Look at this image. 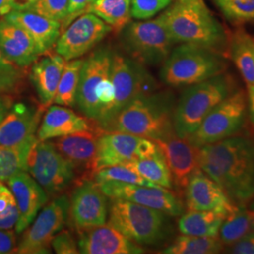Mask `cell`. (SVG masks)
<instances>
[{
  "label": "cell",
  "instance_id": "1",
  "mask_svg": "<svg viewBox=\"0 0 254 254\" xmlns=\"http://www.w3.org/2000/svg\"><path fill=\"white\" fill-rule=\"evenodd\" d=\"M199 166L230 200L246 206L254 198V141L231 136L199 148Z\"/></svg>",
  "mask_w": 254,
  "mask_h": 254
},
{
  "label": "cell",
  "instance_id": "2",
  "mask_svg": "<svg viewBox=\"0 0 254 254\" xmlns=\"http://www.w3.org/2000/svg\"><path fill=\"white\" fill-rule=\"evenodd\" d=\"M159 17L175 44H192L224 57L230 38L203 0H176Z\"/></svg>",
  "mask_w": 254,
  "mask_h": 254
},
{
  "label": "cell",
  "instance_id": "3",
  "mask_svg": "<svg viewBox=\"0 0 254 254\" xmlns=\"http://www.w3.org/2000/svg\"><path fill=\"white\" fill-rule=\"evenodd\" d=\"M175 106L172 92L154 91L129 103L102 131H119L154 141L162 139L175 133Z\"/></svg>",
  "mask_w": 254,
  "mask_h": 254
},
{
  "label": "cell",
  "instance_id": "4",
  "mask_svg": "<svg viewBox=\"0 0 254 254\" xmlns=\"http://www.w3.org/2000/svg\"><path fill=\"white\" fill-rule=\"evenodd\" d=\"M113 52L101 47L82 65L76 106L82 113L104 130L111 121L114 90L110 77Z\"/></svg>",
  "mask_w": 254,
  "mask_h": 254
},
{
  "label": "cell",
  "instance_id": "5",
  "mask_svg": "<svg viewBox=\"0 0 254 254\" xmlns=\"http://www.w3.org/2000/svg\"><path fill=\"white\" fill-rule=\"evenodd\" d=\"M235 88L232 76L224 73L188 87L174 109L175 134L182 138L190 136L209 113L235 91Z\"/></svg>",
  "mask_w": 254,
  "mask_h": 254
},
{
  "label": "cell",
  "instance_id": "6",
  "mask_svg": "<svg viewBox=\"0 0 254 254\" xmlns=\"http://www.w3.org/2000/svg\"><path fill=\"white\" fill-rule=\"evenodd\" d=\"M170 216L132 201L112 199L109 224L137 245L157 246L173 235Z\"/></svg>",
  "mask_w": 254,
  "mask_h": 254
},
{
  "label": "cell",
  "instance_id": "7",
  "mask_svg": "<svg viewBox=\"0 0 254 254\" xmlns=\"http://www.w3.org/2000/svg\"><path fill=\"white\" fill-rule=\"evenodd\" d=\"M227 62L223 55L192 44L173 48L163 63L160 77L173 88L190 87L224 73Z\"/></svg>",
  "mask_w": 254,
  "mask_h": 254
},
{
  "label": "cell",
  "instance_id": "8",
  "mask_svg": "<svg viewBox=\"0 0 254 254\" xmlns=\"http://www.w3.org/2000/svg\"><path fill=\"white\" fill-rule=\"evenodd\" d=\"M120 33L127 53L143 65L163 64L175 45L159 16L149 21L129 22Z\"/></svg>",
  "mask_w": 254,
  "mask_h": 254
},
{
  "label": "cell",
  "instance_id": "9",
  "mask_svg": "<svg viewBox=\"0 0 254 254\" xmlns=\"http://www.w3.org/2000/svg\"><path fill=\"white\" fill-rule=\"evenodd\" d=\"M247 115V93L237 90L220 102L187 138L192 145L200 148L236 136L245 126Z\"/></svg>",
  "mask_w": 254,
  "mask_h": 254
},
{
  "label": "cell",
  "instance_id": "10",
  "mask_svg": "<svg viewBox=\"0 0 254 254\" xmlns=\"http://www.w3.org/2000/svg\"><path fill=\"white\" fill-rule=\"evenodd\" d=\"M27 172L48 196L54 197L61 195L77 179L73 164L48 140L35 141L27 157Z\"/></svg>",
  "mask_w": 254,
  "mask_h": 254
},
{
  "label": "cell",
  "instance_id": "11",
  "mask_svg": "<svg viewBox=\"0 0 254 254\" xmlns=\"http://www.w3.org/2000/svg\"><path fill=\"white\" fill-rule=\"evenodd\" d=\"M69 207L70 200L64 194L46 203L24 231L15 254H50L53 238L63 230L69 218Z\"/></svg>",
  "mask_w": 254,
  "mask_h": 254
},
{
  "label": "cell",
  "instance_id": "12",
  "mask_svg": "<svg viewBox=\"0 0 254 254\" xmlns=\"http://www.w3.org/2000/svg\"><path fill=\"white\" fill-rule=\"evenodd\" d=\"M110 77L114 90L111 121L129 103L139 96L154 92L156 88L153 76L143 64L117 53H113Z\"/></svg>",
  "mask_w": 254,
  "mask_h": 254
},
{
  "label": "cell",
  "instance_id": "13",
  "mask_svg": "<svg viewBox=\"0 0 254 254\" xmlns=\"http://www.w3.org/2000/svg\"><path fill=\"white\" fill-rule=\"evenodd\" d=\"M154 140L119 131H102L97 139L95 172L115 166L126 165L159 152Z\"/></svg>",
  "mask_w": 254,
  "mask_h": 254
},
{
  "label": "cell",
  "instance_id": "14",
  "mask_svg": "<svg viewBox=\"0 0 254 254\" xmlns=\"http://www.w3.org/2000/svg\"><path fill=\"white\" fill-rule=\"evenodd\" d=\"M112 28L93 13L85 12L64 28L56 44V53L65 61L79 59L109 34Z\"/></svg>",
  "mask_w": 254,
  "mask_h": 254
},
{
  "label": "cell",
  "instance_id": "15",
  "mask_svg": "<svg viewBox=\"0 0 254 254\" xmlns=\"http://www.w3.org/2000/svg\"><path fill=\"white\" fill-rule=\"evenodd\" d=\"M98 184L105 195L110 199L132 201L158 210L170 217H178L184 213L180 198L169 189L118 182H99Z\"/></svg>",
  "mask_w": 254,
  "mask_h": 254
},
{
  "label": "cell",
  "instance_id": "16",
  "mask_svg": "<svg viewBox=\"0 0 254 254\" xmlns=\"http://www.w3.org/2000/svg\"><path fill=\"white\" fill-rule=\"evenodd\" d=\"M109 204L97 182L82 180L73 190L69 207V218L79 233L107 223Z\"/></svg>",
  "mask_w": 254,
  "mask_h": 254
},
{
  "label": "cell",
  "instance_id": "17",
  "mask_svg": "<svg viewBox=\"0 0 254 254\" xmlns=\"http://www.w3.org/2000/svg\"><path fill=\"white\" fill-rule=\"evenodd\" d=\"M163 154L172 174L173 185L177 189H186L191 175L199 166V148L192 145L188 138L175 133L162 139L154 140Z\"/></svg>",
  "mask_w": 254,
  "mask_h": 254
},
{
  "label": "cell",
  "instance_id": "18",
  "mask_svg": "<svg viewBox=\"0 0 254 254\" xmlns=\"http://www.w3.org/2000/svg\"><path fill=\"white\" fill-rule=\"evenodd\" d=\"M19 211L15 226L16 234H21L35 219L39 212L48 202L49 196L39 183L27 172H20L7 181Z\"/></svg>",
  "mask_w": 254,
  "mask_h": 254
},
{
  "label": "cell",
  "instance_id": "19",
  "mask_svg": "<svg viewBox=\"0 0 254 254\" xmlns=\"http://www.w3.org/2000/svg\"><path fill=\"white\" fill-rule=\"evenodd\" d=\"M78 235L79 254H144V249L141 246L131 241L109 224L84 230Z\"/></svg>",
  "mask_w": 254,
  "mask_h": 254
},
{
  "label": "cell",
  "instance_id": "20",
  "mask_svg": "<svg viewBox=\"0 0 254 254\" xmlns=\"http://www.w3.org/2000/svg\"><path fill=\"white\" fill-rule=\"evenodd\" d=\"M100 130V129H99ZM91 129L56 138L57 150L73 164L75 172L87 174L88 179L95 173L97 139L100 131Z\"/></svg>",
  "mask_w": 254,
  "mask_h": 254
},
{
  "label": "cell",
  "instance_id": "21",
  "mask_svg": "<svg viewBox=\"0 0 254 254\" xmlns=\"http://www.w3.org/2000/svg\"><path fill=\"white\" fill-rule=\"evenodd\" d=\"M42 113V108L22 102L13 104L0 124V146L19 145L29 137L36 136Z\"/></svg>",
  "mask_w": 254,
  "mask_h": 254
},
{
  "label": "cell",
  "instance_id": "22",
  "mask_svg": "<svg viewBox=\"0 0 254 254\" xmlns=\"http://www.w3.org/2000/svg\"><path fill=\"white\" fill-rule=\"evenodd\" d=\"M185 194L188 210L232 211L236 206L218 184L200 169L191 175Z\"/></svg>",
  "mask_w": 254,
  "mask_h": 254
},
{
  "label": "cell",
  "instance_id": "23",
  "mask_svg": "<svg viewBox=\"0 0 254 254\" xmlns=\"http://www.w3.org/2000/svg\"><path fill=\"white\" fill-rule=\"evenodd\" d=\"M0 48L9 62L18 68L34 64L41 55L27 31L5 17L0 20Z\"/></svg>",
  "mask_w": 254,
  "mask_h": 254
},
{
  "label": "cell",
  "instance_id": "24",
  "mask_svg": "<svg viewBox=\"0 0 254 254\" xmlns=\"http://www.w3.org/2000/svg\"><path fill=\"white\" fill-rule=\"evenodd\" d=\"M25 29L34 40L40 54L48 52L62 33V23L47 18L32 10H10L4 16Z\"/></svg>",
  "mask_w": 254,
  "mask_h": 254
},
{
  "label": "cell",
  "instance_id": "25",
  "mask_svg": "<svg viewBox=\"0 0 254 254\" xmlns=\"http://www.w3.org/2000/svg\"><path fill=\"white\" fill-rule=\"evenodd\" d=\"M91 129L88 120L76 114L68 107L50 106L37 130V139L45 141L76 132Z\"/></svg>",
  "mask_w": 254,
  "mask_h": 254
},
{
  "label": "cell",
  "instance_id": "26",
  "mask_svg": "<svg viewBox=\"0 0 254 254\" xmlns=\"http://www.w3.org/2000/svg\"><path fill=\"white\" fill-rule=\"evenodd\" d=\"M66 61L59 54L47 55L37 60L30 72L32 82L42 107H48L54 102Z\"/></svg>",
  "mask_w": 254,
  "mask_h": 254
},
{
  "label": "cell",
  "instance_id": "27",
  "mask_svg": "<svg viewBox=\"0 0 254 254\" xmlns=\"http://www.w3.org/2000/svg\"><path fill=\"white\" fill-rule=\"evenodd\" d=\"M230 212L228 210H189L179 218L178 229L182 235L186 236L216 237Z\"/></svg>",
  "mask_w": 254,
  "mask_h": 254
},
{
  "label": "cell",
  "instance_id": "28",
  "mask_svg": "<svg viewBox=\"0 0 254 254\" xmlns=\"http://www.w3.org/2000/svg\"><path fill=\"white\" fill-rule=\"evenodd\" d=\"M254 41L243 29H237L229 43L231 59L248 85H254Z\"/></svg>",
  "mask_w": 254,
  "mask_h": 254
},
{
  "label": "cell",
  "instance_id": "29",
  "mask_svg": "<svg viewBox=\"0 0 254 254\" xmlns=\"http://www.w3.org/2000/svg\"><path fill=\"white\" fill-rule=\"evenodd\" d=\"M254 231V212L248 211L245 206L236 205L223 221L219 230V236L223 245L229 246Z\"/></svg>",
  "mask_w": 254,
  "mask_h": 254
},
{
  "label": "cell",
  "instance_id": "30",
  "mask_svg": "<svg viewBox=\"0 0 254 254\" xmlns=\"http://www.w3.org/2000/svg\"><path fill=\"white\" fill-rule=\"evenodd\" d=\"M37 136H31L21 144L0 146V182H7L20 172H27V157Z\"/></svg>",
  "mask_w": 254,
  "mask_h": 254
},
{
  "label": "cell",
  "instance_id": "31",
  "mask_svg": "<svg viewBox=\"0 0 254 254\" xmlns=\"http://www.w3.org/2000/svg\"><path fill=\"white\" fill-rule=\"evenodd\" d=\"M86 12L98 16L120 33L130 22L131 0H95Z\"/></svg>",
  "mask_w": 254,
  "mask_h": 254
},
{
  "label": "cell",
  "instance_id": "32",
  "mask_svg": "<svg viewBox=\"0 0 254 254\" xmlns=\"http://www.w3.org/2000/svg\"><path fill=\"white\" fill-rule=\"evenodd\" d=\"M147 180L165 189H173L172 174L161 150L158 153L124 165Z\"/></svg>",
  "mask_w": 254,
  "mask_h": 254
},
{
  "label": "cell",
  "instance_id": "33",
  "mask_svg": "<svg viewBox=\"0 0 254 254\" xmlns=\"http://www.w3.org/2000/svg\"><path fill=\"white\" fill-rule=\"evenodd\" d=\"M84 60L66 61L59 86L55 95L54 104L73 108L76 106V95Z\"/></svg>",
  "mask_w": 254,
  "mask_h": 254
},
{
  "label": "cell",
  "instance_id": "34",
  "mask_svg": "<svg viewBox=\"0 0 254 254\" xmlns=\"http://www.w3.org/2000/svg\"><path fill=\"white\" fill-rule=\"evenodd\" d=\"M220 238L209 236H178L173 243L165 248L163 254H217L223 251Z\"/></svg>",
  "mask_w": 254,
  "mask_h": 254
},
{
  "label": "cell",
  "instance_id": "35",
  "mask_svg": "<svg viewBox=\"0 0 254 254\" xmlns=\"http://www.w3.org/2000/svg\"><path fill=\"white\" fill-rule=\"evenodd\" d=\"M95 182H118L152 188H160L124 165H115L98 170L93 174Z\"/></svg>",
  "mask_w": 254,
  "mask_h": 254
},
{
  "label": "cell",
  "instance_id": "36",
  "mask_svg": "<svg viewBox=\"0 0 254 254\" xmlns=\"http://www.w3.org/2000/svg\"><path fill=\"white\" fill-rule=\"evenodd\" d=\"M225 18L234 24L254 22V0H214Z\"/></svg>",
  "mask_w": 254,
  "mask_h": 254
},
{
  "label": "cell",
  "instance_id": "37",
  "mask_svg": "<svg viewBox=\"0 0 254 254\" xmlns=\"http://www.w3.org/2000/svg\"><path fill=\"white\" fill-rule=\"evenodd\" d=\"M18 219L19 211L15 198L9 187L0 182V229L15 228Z\"/></svg>",
  "mask_w": 254,
  "mask_h": 254
},
{
  "label": "cell",
  "instance_id": "38",
  "mask_svg": "<svg viewBox=\"0 0 254 254\" xmlns=\"http://www.w3.org/2000/svg\"><path fill=\"white\" fill-rule=\"evenodd\" d=\"M69 0H38L28 10L64 24L68 14Z\"/></svg>",
  "mask_w": 254,
  "mask_h": 254
},
{
  "label": "cell",
  "instance_id": "39",
  "mask_svg": "<svg viewBox=\"0 0 254 254\" xmlns=\"http://www.w3.org/2000/svg\"><path fill=\"white\" fill-rule=\"evenodd\" d=\"M173 0H131V17L137 20L152 18L166 9Z\"/></svg>",
  "mask_w": 254,
  "mask_h": 254
},
{
  "label": "cell",
  "instance_id": "40",
  "mask_svg": "<svg viewBox=\"0 0 254 254\" xmlns=\"http://www.w3.org/2000/svg\"><path fill=\"white\" fill-rule=\"evenodd\" d=\"M51 247L58 254H79L78 245L68 230L60 231L53 238Z\"/></svg>",
  "mask_w": 254,
  "mask_h": 254
},
{
  "label": "cell",
  "instance_id": "41",
  "mask_svg": "<svg viewBox=\"0 0 254 254\" xmlns=\"http://www.w3.org/2000/svg\"><path fill=\"white\" fill-rule=\"evenodd\" d=\"M20 83L21 73L18 69L0 70V95L16 91Z\"/></svg>",
  "mask_w": 254,
  "mask_h": 254
},
{
  "label": "cell",
  "instance_id": "42",
  "mask_svg": "<svg viewBox=\"0 0 254 254\" xmlns=\"http://www.w3.org/2000/svg\"><path fill=\"white\" fill-rule=\"evenodd\" d=\"M94 1L95 0H69L68 14L64 24L62 25V31L73 21V19L85 13Z\"/></svg>",
  "mask_w": 254,
  "mask_h": 254
},
{
  "label": "cell",
  "instance_id": "43",
  "mask_svg": "<svg viewBox=\"0 0 254 254\" xmlns=\"http://www.w3.org/2000/svg\"><path fill=\"white\" fill-rule=\"evenodd\" d=\"M16 248V232L0 229V254H15Z\"/></svg>",
  "mask_w": 254,
  "mask_h": 254
},
{
  "label": "cell",
  "instance_id": "44",
  "mask_svg": "<svg viewBox=\"0 0 254 254\" xmlns=\"http://www.w3.org/2000/svg\"><path fill=\"white\" fill-rule=\"evenodd\" d=\"M12 105H13V99L10 95H8V94L0 95V124L6 117V115L8 114Z\"/></svg>",
  "mask_w": 254,
  "mask_h": 254
},
{
  "label": "cell",
  "instance_id": "45",
  "mask_svg": "<svg viewBox=\"0 0 254 254\" xmlns=\"http://www.w3.org/2000/svg\"><path fill=\"white\" fill-rule=\"evenodd\" d=\"M248 115L254 126V85H248Z\"/></svg>",
  "mask_w": 254,
  "mask_h": 254
},
{
  "label": "cell",
  "instance_id": "46",
  "mask_svg": "<svg viewBox=\"0 0 254 254\" xmlns=\"http://www.w3.org/2000/svg\"><path fill=\"white\" fill-rule=\"evenodd\" d=\"M38 0H11V10H28Z\"/></svg>",
  "mask_w": 254,
  "mask_h": 254
},
{
  "label": "cell",
  "instance_id": "47",
  "mask_svg": "<svg viewBox=\"0 0 254 254\" xmlns=\"http://www.w3.org/2000/svg\"><path fill=\"white\" fill-rule=\"evenodd\" d=\"M15 69H18V67L15 66L11 62H9L0 48V70H15Z\"/></svg>",
  "mask_w": 254,
  "mask_h": 254
},
{
  "label": "cell",
  "instance_id": "48",
  "mask_svg": "<svg viewBox=\"0 0 254 254\" xmlns=\"http://www.w3.org/2000/svg\"><path fill=\"white\" fill-rule=\"evenodd\" d=\"M11 10V0H0V17L5 16Z\"/></svg>",
  "mask_w": 254,
  "mask_h": 254
},
{
  "label": "cell",
  "instance_id": "49",
  "mask_svg": "<svg viewBox=\"0 0 254 254\" xmlns=\"http://www.w3.org/2000/svg\"><path fill=\"white\" fill-rule=\"evenodd\" d=\"M250 209L252 210V211H254V201L252 203V205H251V207H250Z\"/></svg>",
  "mask_w": 254,
  "mask_h": 254
},
{
  "label": "cell",
  "instance_id": "50",
  "mask_svg": "<svg viewBox=\"0 0 254 254\" xmlns=\"http://www.w3.org/2000/svg\"><path fill=\"white\" fill-rule=\"evenodd\" d=\"M253 51H254V43H253Z\"/></svg>",
  "mask_w": 254,
  "mask_h": 254
}]
</instances>
